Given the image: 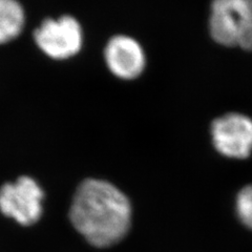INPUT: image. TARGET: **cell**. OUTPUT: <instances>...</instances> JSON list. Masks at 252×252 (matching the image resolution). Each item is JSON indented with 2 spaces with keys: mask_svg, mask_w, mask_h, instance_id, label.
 Returning <instances> with one entry per match:
<instances>
[{
  "mask_svg": "<svg viewBox=\"0 0 252 252\" xmlns=\"http://www.w3.org/2000/svg\"><path fill=\"white\" fill-rule=\"evenodd\" d=\"M69 219L91 245L105 248L119 243L127 233L131 207L126 195L112 183L86 179L74 194Z\"/></svg>",
  "mask_w": 252,
  "mask_h": 252,
  "instance_id": "1",
  "label": "cell"
},
{
  "mask_svg": "<svg viewBox=\"0 0 252 252\" xmlns=\"http://www.w3.org/2000/svg\"><path fill=\"white\" fill-rule=\"evenodd\" d=\"M209 30L220 44L252 51V0H212Z\"/></svg>",
  "mask_w": 252,
  "mask_h": 252,
  "instance_id": "2",
  "label": "cell"
},
{
  "mask_svg": "<svg viewBox=\"0 0 252 252\" xmlns=\"http://www.w3.org/2000/svg\"><path fill=\"white\" fill-rule=\"evenodd\" d=\"M34 40L45 56L54 60H66L82 50L83 30L72 15L46 18L35 30Z\"/></svg>",
  "mask_w": 252,
  "mask_h": 252,
  "instance_id": "3",
  "label": "cell"
},
{
  "mask_svg": "<svg viewBox=\"0 0 252 252\" xmlns=\"http://www.w3.org/2000/svg\"><path fill=\"white\" fill-rule=\"evenodd\" d=\"M44 192L36 180L28 176L0 188V211L22 226L34 225L40 220Z\"/></svg>",
  "mask_w": 252,
  "mask_h": 252,
  "instance_id": "4",
  "label": "cell"
},
{
  "mask_svg": "<svg viewBox=\"0 0 252 252\" xmlns=\"http://www.w3.org/2000/svg\"><path fill=\"white\" fill-rule=\"evenodd\" d=\"M211 137L217 151L232 159H246L252 154V119L230 113L211 124Z\"/></svg>",
  "mask_w": 252,
  "mask_h": 252,
  "instance_id": "5",
  "label": "cell"
},
{
  "mask_svg": "<svg viewBox=\"0 0 252 252\" xmlns=\"http://www.w3.org/2000/svg\"><path fill=\"white\" fill-rule=\"evenodd\" d=\"M106 66L117 78L133 80L143 73L146 57L141 44L130 36L116 35L104 47Z\"/></svg>",
  "mask_w": 252,
  "mask_h": 252,
  "instance_id": "6",
  "label": "cell"
},
{
  "mask_svg": "<svg viewBox=\"0 0 252 252\" xmlns=\"http://www.w3.org/2000/svg\"><path fill=\"white\" fill-rule=\"evenodd\" d=\"M26 26V11L18 0H0V44L15 40Z\"/></svg>",
  "mask_w": 252,
  "mask_h": 252,
  "instance_id": "7",
  "label": "cell"
},
{
  "mask_svg": "<svg viewBox=\"0 0 252 252\" xmlns=\"http://www.w3.org/2000/svg\"><path fill=\"white\" fill-rule=\"evenodd\" d=\"M236 210L242 222L252 229V185L246 186L239 192Z\"/></svg>",
  "mask_w": 252,
  "mask_h": 252,
  "instance_id": "8",
  "label": "cell"
}]
</instances>
